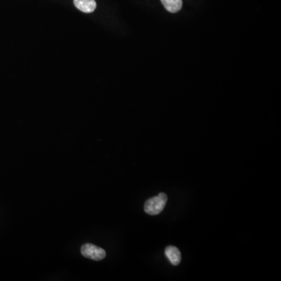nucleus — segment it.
I'll return each instance as SVG.
<instances>
[{
    "label": "nucleus",
    "instance_id": "5",
    "mask_svg": "<svg viewBox=\"0 0 281 281\" xmlns=\"http://www.w3.org/2000/svg\"><path fill=\"white\" fill-rule=\"evenodd\" d=\"M164 7L172 14H175L182 7V0H161Z\"/></svg>",
    "mask_w": 281,
    "mask_h": 281
},
{
    "label": "nucleus",
    "instance_id": "1",
    "mask_svg": "<svg viewBox=\"0 0 281 281\" xmlns=\"http://www.w3.org/2000/svg\"><path fill=\"white\" fill-rule=\"evenodd\" d=\"M167 202V195L160 193L157 196L152 197L144 204V212L151 216H156L162 212Z\"/></svg>",
    "mask_w": 281,
    "mask_h": 281
},
{
    "label": "nucleus",
    "instance_id": "2",
    "mask_svg": "<svg viewBox=\"0 0 281 281\" xmlns=\"http://www.w3.org/2000/svg\"><path fill=\"white\" fill-rule=\"evenodd\" d=\"M81 254L94 261H100L106 257V251L100 247L92 244H85L81 247Z\"/></svg>",
    "mask_w": 281,
    "mask_h": 281
},
{
    "label": "nucleus",
    "instance_id": "3",
    "mask_svg": "<svg viewBox=\"0 0 281 281\" xmlns=\"http://www.w3.org/2000/svg\"><path fill=\"white\" fill-rule=\"evenodd\" d=\"M73 2L78 10L85 14L93 13L97 7L95 0H73Z\"/></svg>",
    "mask_w": 281,
    "mask_h": 281
},
{
    "label": "nucleus",
    "instance_id": "4",
    "mask_svg": "<svg viewBox=\"0 0 281 281\" xmlns=\"http://www.w3.org/2000/svg\"><path fill=\"white\" fill-rule=\"evenodd\" d=\"M166 256H167L169 262L173 266H178L181 261V254L179 249L175 246H168L165 250Z\"/></svg>",
    "mask_w": 281,
    "mask_h": 281
}]
</instances>
